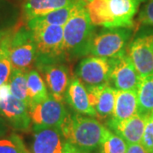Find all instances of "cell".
<instances>
[{"instance_id":"1","label":"cell","mask_w":153,"mask_h":153,"mask_svg":"<svg viewBox=\"0 0 153 153\" xmlns=\"http://www.w3.org/2000/svg\"><path fill=\"white\" fill-rule=\"evenodd\" d=\"M60 129L69 142L86 153L99 149L108 130L93 117L77 112L66 113Z\"/></svg>"},{"instance_id":"2","label":"cell","mask_w":153,"mask_h":153,"mask_svg":"<svg viewBox=\"0 0 153 153\" xmlns=\"http://www.w3.org/2000/svg\"><path fill=\"white\" fill-rule=\"evenodd\" d=\"M83 2L63 27V50L68 58L88 55L94 35V26L90 21Z\"/></svg>"},{"instance_id":"3","label":"cell","mask_w":153,"mask_h":153,"mask_svg":"<svg viewBox=\"0 0 153 153\" xmlns=\"http://www.w3.org/2000/svg\"><path fill=\"white\" fill-rule=\"evenodd\" d=\"M37 47L32 31L27 26L18 25L11 28L8 57L13 68L28 71L37 59Z\"/></svg>"},{"instance_id":"4","label":"cell","mask_w":153,"mask_h":153,"mask_svg":"<svg viewBox=\"0 0 153 153\" xmlns=\"http://www.w3.org/2000/svg\"><path fill=\"white\" fill-rule=\"evenodd\" d=\"M33 33L37 47L36 66L55 61L64 55L63 27L53 25H34L27 27Z\"/></svg>"},{"instance_id":"5","label":"cell","mask_w":153,"mask_h":153,"mask_svg":"<svg viewBox=\"0 0 153 153\" xmlns=\"http://www.w3.org/2000/svg\"><path fill=\"white\" fill-rule=\"evenodd\" d=\"M131 36L130 28H107L94 34L88 49V55L110 59L125 49Z\"/></svg>"},{"instance_id":"6","label":"cell","mask_w":153,"mask_h":153,"mask_svg":"<svg viewBox=\"0 0 153 153\" xmlns=\"http://www.w3.org/2000/svg\"><path fill=\"white\" fill-rule=\"evenodd\" d=\"M32 153H86L70 143L59 128H33Z\"/></svg>"},{"instance_id":"7","label":"cell","mask_w":153,"mask_h":153,"mask_svg":"<svg viewBox=\"0 0 153 153\" xmlns=\"http://www.w3.org/2000/svg\"><path fill=\"white\" fill-rule=\"evenodd\" d=\"M109 80L117 90H138L141 77L125 49L109 59Z\"/></svg>"},{"instance_id":"8","label":"cell","mask_w":153,"mask_h":153,"mask_svg":"<svg viewBox=\"0 0 153 153\" xmlns=\"http://www.w3.org/2000/svg\"><path fill=\"white\" fill-rule=\"evenodd\" d=\"M62 102L49 94L48 98L29 108L33 128H59L66 115Z\"/></svg>"},{"instance_id":"9","label":"cell","mask_w":153,"mask_h":153,"mask_svg":"<svg viewBox=\"0 0 153 153\" xmlns=\"http://www.w3.org/2000/svg\"><path fill=\"white\" fill-rule=\"evenodd\" d=\"M109 75V59L94 55L81 60L76 69V76L86 88L108 83Z\"/></svg>"},{"instance_id":"10","label":"cell","mask_w":153,"mask_h":153,"mask_svg":"<svg viewBox=\"0 0 153 153\" xmlns=\"http://www.w3.org/2000/svg\"><path fill=\"white\" fill-rule=\"evenodd\" d=\"M128 55L140 77L153 74V34L144 33L132 42Z\"/></svg>"},{"instance_id":"11","label":"cell","mask_w":153,"mask_h":153,"mask_svg":"<svg viewBox=\"0 0 153 153\" xmlns=\"http://www.w3.org/2000/svg\"><path fill=\"white\" fill-rule=\"evenodd\" d=\"M0 117L14 129L27 131L31 128L32 120L28 105L12 94L0 101Z\"/></svg>"},{"instance_id":"12","label":"cell","mask_w":153,"mask_h":153,"mask_svg":"<svg viewBox=\"0 0 153 153\" xmlns=\"http://www.w3.org/2000/svg\"><path fill=\"white\" fill-rule=\"evenodd\" d=\"M37 66L44 74L50 94L57 100L62 102L65 100L66 90L71 81L68 67L55 61Z\"/></svg>"},{"instance_id":"13","label":"cell","mask_w":153,"mask_h":153,"mask_svg":"<svg viewBox=\"0 0 153 153\" xmlns=\"http://www.w3.org/2000/svg\"><path fill=\"white\" fill-rule=\"evenodd\" d=\"M149 116L137 112L131 117L123 121L113 122L109 120L107 126L111 131L124 140L128 145L137 144L141 142Z\"/></svg>"},{"instance_id":"14","label":"cell","mask_w":153,"mask_h":153,"mask_svg":"<svg viewBox=\"0 0 153 153\" xmlns=\"http://www.w3.org/2000/svg\"><path fill=\"white\" fill-rule=\"evenodd\" d=\"M86 88L89 103L95 110L97 117L100 118L111 117L114 109L117 89L110 86L109 83Z\"/></svg>"},{"instance_id":"15","label":"cell","mask_w":153,"mask_h":153,"mask_svg":"<svg viewBox=\"0 0 153 153\" xmlns=\"http://www.w3.org/2000/svg\"><path fill=\"white\" fill-rule=\"evenodd\" d=\"M145 1L146 0H107L112 18L111 28L133 27L134 17Z\"/></svg>"},{"instance_id":"16","label":"cell","mask_w":153,"mask_h":153,"mask_svg":"<svg viewBox=\"0 0 153 153\" xmlns=\"http://www.w3.org/2000/svg\"><path fill=\"white\" fill-rule=\"evenodd\" d=\"M66 102L80 114L96 117L97 113L89 103L86 87L77 76H72L65 95Z\"/></svg>"},{"instance_id":"17","label":"cell","mask_w":153,"mask_h":153,"mask_svg":"<svg viewBox=\"0 0 153 153\" xmlns=\"http://www.w3.org/2000/svg\"><path fill=\"white\" fill-rule=\"evenodd\" d=\"M138 112L137 90H117L113 112L109 120L120 122Z\"/></svg>"},{"instance_id":"18","label":"cell","mask_w":153,"mask_h":153,"mask_svg":"<svg viewBox=\"0 0 153 153\" xmlns=\"http://www.w3.org/2000/svg\"><path fill=\"white\" fill-rule=\"evenodd\" d=\"M76 0H24L22 16L26 22L35 17L42 16L51 11L64 8Z\"/></svg>"},{"instance_id":"19","label":"cell","mask_w":153,"mask_h":153,"mask_svg":"<svg viewBox=\"0 0 153 153\" xmlns=\"http://www.w3.org/2000/svg\"><path fill=\"white\" fill-rule=\"evenodd\" d=\"M83 2V0H76V2L70 5L51 11L42 16L35 17L27 22V26L30 27L34 25H53L64 27V25L68 22V20Z\"/></svg>"},{"instance_id":"20","label":"cell","mask_w":153,"mask_h":153,"mask_svg":"<svg viewBox=\"0 0 153 153\" xmlns=\"http://www.w3.org/2000/svg\"><path fill=\"white\" fill-rule=\"evenodd\" d=\"M28 108L48 98L49 93L47 90L43 77L38 71L31 69L27 71Z\"/></svg>"},{"instance_id":"21","label":"cell","mask_w":153,"mask_h":153,"mask_svg":"<svg viewBox=\"0 0 153 153\" xmlns=\"http://www.w3.org/2000/svg\"><path fill=\"white\" fill-rule=\"evenodd\" d=\"M85 8L94 26L111 28L112 18L110 13L107 0H93L87 3Z\"/></svg>"},{"instance_id":"22","label":"cell","mask_w":153,"mask_h":153,"mask_svg":"<svg viewBox=\"0 0 153 153\" xmlns=\"http://www.w3.org/2000/svg\"><path fill=\"white\" fill-rule=\"evenodd\" d=\"M138 113L152 114L153 111V74L141 77L137 90Z\"/></svg>"},{"instance_id":"23","label":"cell","mask_w":153,"mask_h":153,"mask_svg":"<svg viewBox=\"0 0 153 153\" xmlns=\"http://www.w3.org/2000/svg\"><path fill=\"white\" fill-rule=\"evenodd\" d=\"M27 71L13 68L9 79L11 94L28 105Z\"/></svg>"},{"instance_id":"24","label":"cell","mask_w":153,"mask_h":153,"mask_svg":"<svg viewBox=\"0 0 153 153\" xmlns=\"http://www.w3.org/2000/svg\"><path fill=\"white\" fill-rule=\"evenodd\" d=\"M128 144L120 136L110 130L106 132L99 147V153H126Z\"/></svg>"},{"instance_id":"25","label":"cell","mask_w":153,"mask_h":153,"mask_svg":"<svg viewBox=\"0 0 153 153\" xmlns=\"http://www.w3.org/2000/svg\"><path fill=\"white\" fill-rule=\"evenodd\" d=\"M0 153H32L26 147L22 138L16 134H12L4 138H0Z\"/></svg>"},{"instance_id":"26","label":"cell","mask_w":153,"mask_h":153,"mask_svg":"<svg viewBox=\"0 0 153 153\" xmlns=\"http://www.w3.org/2000/svg\"><path fill=\"white\" fill-rule=\"evenodd\" d=\"M140 143L147 153H153V115L148 117Z\"/></svg>"},{"instance_id":"27","label":"cell","mask_w":153,"mask_h":153,"mask_svg":"<svg viewBox=\"0 0 153 153\" xmlns=\"http://www.w3.org/2000/svg\"><path fill=\"white\" fill-rule=\"evenodd\" d=\"M12 69L9 57L7 55H0V86L9 82Z\"/></svg>"},{"instance_id":"28","label":"cell","mask_w":153,"mask_h":153,"mask_svg":"<svg viewBox=\"0 0 153 153\" xmlns=\"http://www.w3.org/2000/svg\"><path fill=\"white\" fill-rule=\"evenodd\" d=\"M138 20L140 24L153 26V0H148L140 11Z\"/></svg>"},{"instance_id":"29","label":"cell","mask_w":153,"mask_h":153,"mask_svg":"<svg viewBox=\"0 0 153 153\" xmlns=\"http://www.w3.org/2000/svg\"><path fill=\"white\" fill-rule=\"evenodd\" d=\"M11 29L0 31V55L8 56V44Z\"/></svg>"},{"instance_id":"30","label":"cell","mask_w":153,"mask_h":153,"mask_svg":"<svg viewBox=\"0 0 153 153\" xmlns=\"http://www.w3.org/2000/svg\"><path fill=\"white\" fill-rule=\"evenodd\" d=\"M126 153H147V152L143 147L141 143H137V144H128L127 146Z\"/></svg>"},{"instance_id":"31","label":"cell","mask_w":153,"mask_h":153,"mask_svg":"<svg viewBox=\"0 0 153 153\" xmlns=\"http://www.w3.org/2000/svg\"><path fill=\"white\" fill-rule=\"evenodd\" d=\"M10 94H11L10 88L8 82L0 86V101L6 100Z\"/></svg>"},{"instance_id":"32","label":"cell","mask_w":153,"mask_h":153,"mask_svg":"<svg viewBox=\"0 0 153 153\" xmlns=\"http://www.w3.org/2000/svg\"><path fill=\"white\" fill-rule=\"evenodd\" d=\"M6 131H7V126L4 123V120L2 119V117H0V138L5 134Z\"/></svg>"},{"instance_id":"33","label":"cell","mask_w":153,"mask_h":153,"mask_svg":"<svg viewBox=\"0 0 153 153\" xmlns=\"http://www.w3.org/2000/svg\"><path fill=\"white\" fill-rule=\"evenodd\" d=\"M4 3H5V0H0V9H1V5H2Z\"/></svg>"},{"instance_id":"34","label":"cell","mask_w":153,"mask_h":153,"mask_svg":"<svg viewBox=\"0 0 153 153\" xmlns=\"http://www.w3.org/2000/svg\"><path fill=\"white\" fill-rule=\"evenodd\" d=\"M85 3H88V2H91V1H93V0H83Z\"/></svg>"},{"instance_id":"35","label":"cell","mask_w":153,"mask_h":153,"mask_svg":"<svg viewBox=\"0 0 153 153\" xmlns=\"http://www.w3.org/2000/svg\"><path fill=\"white\" fill-rule=\"evenodd\" d=\"M152 115H153V111H152Z\"/></svg>"}]
</instances>
